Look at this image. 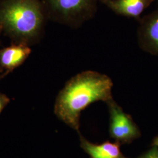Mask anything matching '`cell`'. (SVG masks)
<instances>
[{
	"instance_id": "1",
	"label": "cell",
	"mask_w": 158,
	"mask_h": 158,
	"mask_svg": "<svg viewBox=\"0 0 158 158\" xmlns=\"http://www.w3.org/2000/svg\"><path fill=\"white\" fill-rule=\"evenodd\" d=\"M113 83L106 74L87 70L70 79L59 93L55 106L57 117L79 132L81 111L93 102L113 99Z\"/></svg>"
},
{
	"instance_id": "2",
	"label": "cell",
	"mask_w": 158,
	"mask_h": 158,
	"mask_svg": "<svg viewBox=\"0 0 158 158\" xmlns=\"http://www.w3.org/2000/svg\"><path fill=\"white\" fill-rule=\"evenodd\" d=\"M0 21L12 33L28 38L40 31L44 15L36 0H8L0 11Z\"/></svg>"
},
{
	"instance_id": "3",
	"label": "cell",
	"mask_w": 158,
	"mask_h": 158,
	"mask_svg": "<svg viewBox=\"0 0 158 158\" xmlns=\"http://www.w3.org/2000/svg\"><path fill=\"white\" fill-rule=\"evenodd\" d=\"M98 0H48L49 8L64 23L80 27L95 16Z\"/></svg>"
},
{
	"instance_id": "4",
	"label": "cell",
	"mask_w": 158,
	"mask_h": 158,
	"mask_svg": "<svg viewBox=\"0 0 158 158\" xmlns=\"http://www.w3.org/2000/svg\"><path fill=\"white\" fill-rule=\"evenodd\" d=\"M107 104L110 116L111 137L118 143L130 142L136 138L139 135V131L131 116L125 113L113 98Z\"/></svg>"
},
{
	"instance_id": "5",
	"label": "cell",
	"mask_w": 158,
	"mask_h": 158,
	"mask_svg": "<svg viewBox=\"0 0 158 158\" xmlns=\"http://www.w3.org/2000/svg\"><path fill=\"white\" fill-rule=\"evenodd\" d=\"M137 40L142 50L158 55V8L141 19Z\"/></svg>"
},
{
	"instance_id": "6",
	"label": "cell",
	"mask_w": 158,
	"mask_h": 158,
	"mask_svg": "<svg viewBox=\"0 0 158 158\" xmlns=\"http://www.w3.org/2000/svg\"><path fill=\"white\" fill-rule=\"evenodd\" d=\"M152 0H111L106 4L117 15L139 19L140 15Z\"/></svg>"
},
{
	"instance_id": "7",
	"label": "cell",
	"mask_w": 158,
	"mask_h": 158,
	"mask_svg": "<svg viewBox=\"0 0 158 158\" xmlns=\"http://www.w3.org/2000/svg\"><path fill=\"white\" fill-rule=\"evenodd\" d=\"M80 146L91 158H127L121 152L118 142H104L100 145L92 143L82 136L80 137Z\"/></svg>"
},
{
	"instance_id": "8",
	"label": "cell",
	"mask_w": 158,
	"mask_h": 158,
	"mask_svg": "<svg viewBox=\"0 0 158 158\" xmlns=\"http://www.w3.org/2000/svg\"><path fill=\"white\" fill-rule=\"evenodd\" d=\"M31 49L25 46H12L6 48L0 53L1 64L8 69L18 66L28 56Z\"/></svg>"
},
{
	"instance_id": "9",
	"label": "cell",
	"mask_w": 158,
	"mask_h": 158,
	"mask_svg": "<svg viewBox=\"0 0 158 158\" xmlns=\"http://www.w3.org/2000/svg\"><path fill=\"white\" fill-rule=\"evenodd\" d=\"M139 158H158V148L155 146Z\"/></svg>"
},
{
	"instance_id": "10",
	"label": "cell",
	"mask_w": 158,
	"mask_h": 158,
	"mask_svg": "<svg viewBox=\"0 0 158 158\" xmlns=\"http://www.w3.org/2000/svg\"><path fill=\"white\" fill-rule=\"evenodd\" d=\"M9 102V99L6 96L0 94V113Z\"/></svg>"
},
{
	"instance_id": "11",
	"label": "cell",
	"mask_w": 158,
	"mask_h": 158,
	"mask_svg": "<svg viewBox=\"0 0 158 158\" xmlns=\"http://www.w3.org/2000/svg\"><path fill=\"white\" fill-rule=\"evenodd\" d=\"M98 1H100V2H101L102 4H106L107 2H108L110 1H111V0H98Z\"/></svg>"
},
{
	"instance_id": "12",
	"label": "cell",
	"mask_w": 158,
	"mask_h": 158,
	"mask_svg": "<svg viewBox=\"0 0 158 158\" xmlns=\"http://www.w3.org/2000/svg\"><path fill=\"white\" fill-rule=\"evenodd\" d=\"M154 145H155V146L158 147V136L155 139V141H154Z\"/></svg>"
},
{
	"instance_id": "13",
	"label": "cell",
	"mask_w": 158,
	"mask_h": 158,
	"mask_svg": "<svg viewBox=\"0 0 158 158\" xmlns=\"http://www.w3.org/2000/svg\"><path fill=\"white\" fill-rule=\"evenodd\" d=\"M152 1H154V0H152Z\"/></svg>"
}]
</instances>
